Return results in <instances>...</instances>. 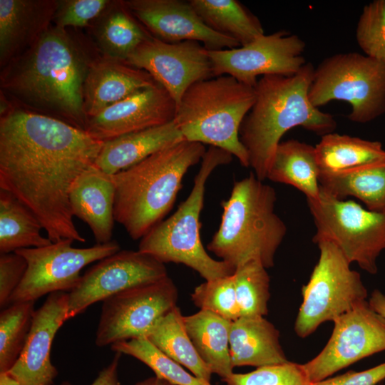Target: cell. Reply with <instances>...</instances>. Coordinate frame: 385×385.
<instances>
[{"instance_id": "obj_1", "label": "cell", "mask_w": 385, "mask_h": 385, "mask_svg": "<svg viewBox=\"0 0 385 385\" xmlns=\"http://www.w3.org/2000/svg\"><path fill=\"white\" fill-rule=\"evenodd\" d=\"M103 143L63 120L8 110L0 118V189L34 213L52 242H84L69 194L78 176L96 164Z\"/></svg>"}, {"instance_id": "obj_2", "label": "cell", "mask_w": 385, "mask_h": 385, "mask_svg": "<svg viewBox=\"0 0 385 385\" xmlns=\"http://www.w3.org/2000/svg\"><path fill=\"white\" fill-rule=\"evenodd\" d=\"M91 61L66 29L50 26L4 68L1 88L24 104L85 130L83 87Z\"/></svg>"}, {"instance_id": "obj_3", "label": "cell", "mask_w": 385, "mask_h": 385, "mask_svg": "<svg viewBox=\"0 0 385 385\" xmlns=\"http://www.w3.org/2000/svg\"><path fill=\"white\" fill-rule=\"evenodd\" d=\"M314 67L307 63L294 75H266L255 86V101L240 128L249 167L264 181L284 133L297 126L324 135L337 128L334 116L321 111L308 97Z\"/></svg>"}, {"instance_id": "obj_4", "label": "cell", "mask_w": 385, "mask_h": 385, "mask_svg": "<svg viewBox=\"0 0 385 385\" xmlns=\"http://www.w3.org/2000/svg\"><path fill=\"white\" fill-rule=\"evenodd\" d=\"M206 153L183 140L113 175L114 218L131 239H141L172 209L184 175Z\"/></svg>"}, {"instance_id": "obj_5", "label": "cell", "mask_w": 385, "mask_h": 385, "mask_svg": "<svg viewBox=\"0 0 385 385\" xmlns=\"http://www.w3.org/2000/svg\"><path fill=\"white\" fill-rule=\"evenodd\" d=\"M275 190L250 175L234 183L222 201L221 222L207 249L235 269L250 261L272 267L287 227L274 212Z\"/></svg>"}, {"instance_id": "obj_6", "label": "cell", "mask_w": 385, "mask_h": 385, "mask_svg": "<svg viewBox=\"0 0 385 385\" xmlns=\"http://www.w3.org/2000/svg\"><path fill=\"white\" fill-rule=\"evenodd\" d=\"M255 97L254 86L231 76L202 80L184 93L173 121L184 140L224 150L248 168V155L239 133Z\"/></svg>"}, {"instance_id": "obj_7", "label": "cell", "mask_w": 385, "mask_h": 385, "mask_svg": "<svg viewBox=\"0 0 385 385\" xmlns=\"http://www.w3.org/2000/svg\"><path fill=\"white\" fill-rule=\"evenodd\" d=\"M232 157L224 150L210 146L187 199L172 215L158 223L140 239L138 250L163 264H183L207 281L232 274L235 269L210 257L200 235V216L207 180L217 167L230 163Z\"/></svg>"}, {"instance_id": "obj_8", "label": "cell", "mask_w": 385, "mask_h": 385, "mask_svg": "<svg viewBox=\"0 0 385 385\" xmlns=\"http://www.w3.org/2000/svg\"><path fill=\"white\" fill-rule=\"evenodd\" d=\"M308 97L317 108L347 102L351 121L369 123L385 113V63L357 52L334 54L314 68Z\"/></svg>"}, {"instance_id": "obj_9", "label": "cell", "mask_w": 385, "mask_h": 385, "mask_svg": "<svg viewBox=\"0 0 385 385\" xmlns=\"http://www.w3.org/2000/svg\"><path fill=\"white\" fill-rule=\"evenodd\" d=\"M307 201L317 229L313 242L330 241L350 263L376 274V260L385 250V210L373 211L353 200L337 199L320 186L318 198Z\"/></svg>"}, {"instance_id": "obj_10", "label": "cell", "mask_w": 385, "mask_h": 385, "mask_svg": "<svg viewBox=\"0 0 385 385\" xmlns=\"http://www.w3.org/2000/svg\"><path fill=\"white\" fill-rule=\"evenodd\" d=\"M317 245L319 258L302 288L303 301L294 323V331L302 338L323 322H334L367 297L359 273L350 268L351 263L340 249L330 241Z\"/></svg>"}, {"instance_id": "obj_11", "label": "cell", "mask_w": 385, "mask_h": 385, "mask_svg": "<svg viewBox=\"0 0 385 385\" xmlns=\"http://www.w3.org/2000/svg\"><path fill=\"white\" fill-rule=\"evenodd\" d=\"M73 242L63 239L44 247L15 251L26 260L27 269L8 305L35 302L56 292H70L78 284L84 267L120 250L115 240L85 248L72 247Z\"/></svg>"}, {"instance_id": "obj_12", "label": "cell", "mask_w": 385, "mask_h": 385, "mask_svg": "<svg viewBox=\"0 0 385 385\" xmlns=\"http://www.w3.org/2000/svg\"><path fill=\"white\" fill-rule=\"evenodd\" d=\"M178 296L175 283L167 276L107 298L103 301L96 346L146 337L176 306Z\"/></svg>"}, {"instance_id": "obj_13", "label": "cell", "mask_w": 385, "mask_h": 385, "mask_svg": "<svg viewBox=\"0 0 385 385\" xmlns=\"http://www.w3.org/2000/svg\"><path fill=\"white\" fill-rule=\"evenodd\" d=\"M305 42L285 30L262 35L248 44L209 51L213 77L228 75L251 86L259 76L296 74L306 63Z\"/></svg>"}, {"instance_id": "obj_14", "label": "cell", "mask_w": 385, "mask_h": 385, "mask_svg": "<svg viewBox=\"0 0 385 385\" xmlns=\"http://www.w3.org/2000/svg\"><path fill=\"white\" fill-rule=\"evenodd\" d=\"M332 334L320 353L302 364L310 383L385 351V319L364 300L334 322Z\"/></svg>"}, {"instance_id": "obj_15", "label": "cell", "mask_w": 385, "mask_h": 385, "mask_svg": "<svg viewBox=\"0 0 385 385\" xmlns=\"http://www.w3.org/2000/svg\"><path fill=\"white\" fill-rule=\"evenodd\" d=\"M168 276L165 264L139 250H119L88 269L68 292L67 319L91 304Z\"/></svg>"}, {"instance_id": "obj_16", "label": "cell", "mask_w": 385, "mask_h": 385, "mask_svg": "<svg viewBox=\"0 0 385 385\" xmlns=\"http://www.w3.org/2000/svg\"><path fill=\"white\" fill-rule=\"evenodd\" d=\"M125 62L148 72L177 106L190 86L213 78L207 49L195 41L167 43L151 36Z\"/></svg>"}, {"instance_id": "obj_17", "label": "cell", "mask_w": 385, "mask_h": 385, "mask_svg": "<svg viewBox=\"0 0 385 385\" xmlns=\"http://www.w3.org/2000/svg\"><path fill=\"white\" fill-rule=\"evenodd\" d=\"M133 16L155 38L167 43L195 41L209 51L237 48L235 39L210 29L189 1L182 0L123 1Z\"/></svg>"}, {"instance_id": "obj_18", "label": "cell", "mask_w": 385, "mask_h": 385, "mask_svg": "<svg viewBox=\"0 0 385 385\" xmlns=\"http://www.w3.org/2000/svg\"><path fill=\"white\" fill-rule=\"evenodd\" d=\"M175 101L158 83L142 89L87 119L85 130L106 142L173 120Z\"/></svg>"}, {"instance_id": "obj_19", "label": "cell", "mask_w": 385, "mask_h": 385, "mask_svg": "<svg viewBox=\"0 0 385 385\" xmlns=\"http://www.w3.org/2000/svg\"><path fill=\"white\" fill-rule=\"evenodd\" d=\"M68 292L48 294L35 311L26 344L8 371L21 385H53L58 370L51 361L55 335L67 319Z\"/></svg>"}, {"instance_id": "obj_20", "label": "cell", "mask_w": 385, "mask_h": 385, "mask_svg": "<svg viewBox=\"0 0 385 385\" xmlns=\"http://www.w3.org/2000/svg\"><path fill=\"white\" fill-rule=\"evenodd\" d=\"M55 0H0V65L5 67L29 49L50 28Z\"/></svg>"}, {"instance_id": "obj_21", "label": "cell", "mask_w": 385, "mask_h": 385, "mask_svg": "<svg viewBox=\"0 0 385 385\" xmlns=\"http://www.w3.org/2000/svg\"><path fill=\"white\" fill-rule=\"evenodd\" d=\"M156 83L148 72L125 61L104 56L91 60L83 87V106L87 119Z\"/></svg>"}, {"instance_id": "obj_22", "label": "cell", "mask_w": 385, "mask_h": 385, "mask_svg": "<svg viewBox=\"0 0 385 385\" xmlns=\"http://www.w3.org/2000/svg\"><path fill=\"white\" fill-rule=\"evenodd\" d=\"M115 195L113 175L96 164L78 176L70 190L72 215L88 225L96 244L112 240Z\"/></svg>"}, {"instance_id": "obj_23", "label": "cell", "mask_w": 385, "mask_h": 385, "mask_svg": "<svg viewBox=\"0 0 385 385\" xmlns=\"http://www.w3.org/2000/svg\"><path fill=\"white\" fill-rule=\"evenodd\" d=\"M230 352L233 368L289 362L279 343V332L263 317H240L232 322Z\"/></svg>"}, {"instance_id": "obj_24", "label": "cell", "mask_w": 385, "mask_h": 385, "mask_svg": "<svg viewBox=\"0 0 385 385\" xmlns=\"http://www.w3.org/2000/svg\"><path fill=\"white\" fill-rule=\"evenodd\" d=\"M183 140L173 120L124 135L104 142L96 165L110 175H115Z\"/></svg>"}, {"instance_id": "obj_25", "label": "cell", "mask_w": 385, "mask_h": 385, "mask_svg": "<svg viewBox=\"0 0 385 385\" xmlns=\"http://www.w3.org/2000/svg\"><path fill=\"white\" fill-rule=\"evenodd\" d=\"M319 183L337 199L354 197L368 210H385V158L343 170L320 171Z\"/></svg>"}, {"instance_id": "obj_26", "label": "cell", "mask_w": 385, "mask_h": 385, "mask_svg": "<svg viewBox=\"0 0 385 385\" xmlns=\"http://www.w3.org/2000/svg\"><path fill=\"white\" fill-rule=\"evenodd\" d=\"M188 334L198 355L212 374L222 380L231 375L233 366L230 352L232 322L210 311L200 309L184 316Z\"/></svg>"}, {"instance_id": "obj_27", "label": "cell", "mask_w": 385, "mask_h": 385, "mask_svg": "<svg viewBox=\"0 0 385 385\" xmlns=\"http://www.w3.org/2000/svg\"><path fill=\"white\" fill-rule=\"evenodd\" d=\"M319 172L314 146L291 139L277 145L266 179L293 186L307 199L316 200L319 195Z\"/></svg>"}, {"instance_id": "obj_28", "label": "cell", "mask_w": 385, "mask_h": 385, "mask_svg": "<svg viewBox=\"0 0 385 385\" xmlns=\"http://www.w3.org/2000/svg\"><path fill=\"white\" fill-rule=\"evenodd\" d=\"M110 6L98 23L95 38L104 56L125 62L152 35L133 16L123 1L112 3V8Z\"/></svg>"}, {"instance_id": "obj_29", "label": "cell", "mask_w": 385, "mask_h": 385, "mask_svg": "<svg viewBox=\"0 0 385 385\" xmlns=\"http://www.w3.org/2000/svg\"><path fill=\"white\" fill-rule=\"evenodd\" d=\"M210 29L245 46L265 34L259 19L237 0H190Z\"/></svg>"}, {"instance_id": "obj_30", "label": "cell", "mask_w": 385, "mask_h": 385, "mask_svg": "<svg viewBox=\"0 0 385 385\" xmlns=\"http://www.w3.org/2000/svg\"><path fill=\"white\" fill-rule=\"evenodd\" d=\"M42 230L41 222L32 211L12 194L0 189V254L51 244L48 237L41 235Z\"/></svg>"}, {"instance_id": "obj_31", "label": "cell", "mask_w": 385, "mask_h": 385, "mask_svg": "<svg viewBox=\"0 0 385 385\" xmlns=\"http://www.w3.org/2000/svg\"><path fill=\"white\" fill-rule=\"evenodd\" d=\"M180 308L174 307L146 337L165 355L197 377L210 382L212 372L198 355L184 324Z\"/></svg>"}, {"instance_id": "obj_32", "label": "cell", "mask_w": 385, "mask_h": 385, "mask_svg": "<svg viewBox=\"0 0 385 385\" xmlns=\"http://www.w3.org/2000/svg\"><path fill=\"white\" fill-rule=\"evenodd\" d=\"M320 171H339L385 158L382 144L348 135L330 133L315 146Z\"/></svg>"}, {"instance_id": "obj_33", "label": "cell", "mask_w": 385, "mask_h": 385, "mask_svg": "<svg viewBox=\"0 0 385 385\" xmlns=\"http://www.w3.org/2000/svg\"><path fill=\"white\" fill-rule=\"evenodd\" d=\"M34 301L8 305L0 313V372L9 371L26 344L35 313Z\"/></svg>"}, {"instance_id": "obj_34", "label": "cell", "mask_w": 385, "mask_h": 385, "mask_svg": "<svg viewBox=\"0 0 385 385\" xmlns=\"http://www.w3.org/2000/svg\"><path fill=\"white\" fill-rule=\"evenodd\" d=\"M115 352L131 356L150 368L155 376L174 385H212L210 381L189 374L176 362L153 344L147 337H139L114 343Z\"/></svg>"}, {"instance_id": "obj_35", "label": "cell", "mask_w": 385, "mask_h": 385, "mask_svg": "<svg viewBox=\"0 0 385 385\" xmlns=\"http://www.w3.org/2000/svg\"><path fill=\"white\" fill-rule=\"evenodd\" d=\"M240 317H264L268 312L270 276L257 261L247 262L233 273Z\"/></svg>"}, {"instance_id": "obj_36", "label": "cell", "mask_w": 385, "mask_h": 385, "mask_svg": "<svg viewBox=\"0 0 385 385\" xmlns=\"http://www.w3.org/2000/svg\"><path fill=\"white\" fill-rule=\"evenodd\" d=\"M191 299L200 309L210 311L231 322L240 317L233 274L205 280L194 289Z\"/></svg>"}, {"instance_id": "obj_37", "label": "cell", "mask_w": 385, "mask_h": 385, "mask_svg": "<svg viewBox=\"0 0 385 385\" xmlns=\"http://www.w3.org/2000/svg\"><path fill=\"white\" fill-rule=\"evenodd\" d=\"M356 40L364 55L385 63V0H374L364 6Z\"/></svg>"}, {"instance_id": "obj_38", "label": "cell", "mask_w": 385, "mask_h": 385, "mask_svg": "<svg viewBox=\"0 0 385 385\" xmlns=\"http://www.w3.org/2000/svg\"><path fill=\"white\" fill-rule=\"evenodd\" d=\"M227 385H309L302 364H285L257 367L246 374L232 373L222 380Z\"/></svg>"}, {"instance_id": "obj_39", "label": "cell", "mask_w": 385, "mask_h": 385, "mask_svg": "<svg viewBox=\"0 0 385 385\" xmlns=\"http://www.w3.org/2000/svg\"><path fill=\"white\" fill-rule=\"evenodd\" d=\"M108 0H63L58 1L53 22L55 26L83 27L98 17L111 4Z\"/></svg>"}, {"instance_id": "obj_40", "label": "cell", "mask_w": 385, "mask_h": 385, "mask_svg": "<svg viewBox=\"0 0 385 385\" xmlns=\"http://www.w3.org/2000/svg\"><path fill=\"white\" fill-rule=\"evenodd\" d=\"M26 260L16 252L0 255V307L8 306L9 299L22 281Z\"/></svg>"}, {"instance_id": "obj_41", "label": "cell", "mask_w": 385, "mask_h": 385, "mask_svg": "<svg viewBox=\"0 0 385 385\" xmlns=\"http://www.w3.org/2000/svg\"><path fill=\"white\" fill-rule=\"evenodd\" d=\"M385 379V362L362 371L344 374L311 383L309 385H376Z\"/></svg>"}, {"instance_id": "obj_42", "label": "cell", "mask_w": 385, "mask_h": 385, "mask_svg": "<svg viewBox=\"0 0 385 385\" xmlns=\"http://www.w3.org/2000/svg\"><path fill=\"white\" fill-rule=\"evenodd\" d=\"M121 354L115 352L111 362L101 371L91 385H121L118 378V365ZM61 385H71L63 381Z\"/></svg>"}, {"instance_id": "obj_43", "label": "cell", "mask_w": 385, "mask_h": 385, "mask_svg": "<svg viewBox=\"0 0 385 385\" xmlns=\"http://www.w3.org/2000/svg\"><path fill=\"white\" fill-rule=\"evenodd\" d=\"M370 307L385 319V294L375 289L369 300Z\"/></svg>"}, {"instance_id": "obj_44", "label": "cell", "mask_w": 385, "mask_h": 385, "mask_svg": "<svg viewBox=\"0 0 385 385\" xmlns=\"http://www.w3.org/2000/svg\"><path fill=\"white\" fill-rule=\"evenodd\" d=\"M135 385H174L157 376L149 377L137 382Z\"/></svg>"}, {"instance_id": "obj_45", "label": "cell", "mask_w": 385, "mask_h": 385, "mask_svg": "<svg viewBox=\"0 0 385 385\" xmlns=\"http://www.w3.org/2000/svg\"><path fill=\"white\" fill-rule=\"evenodd\" d=\"M0 385H21L8 371L0 372Z\"/></svg>"}]
</instances>
